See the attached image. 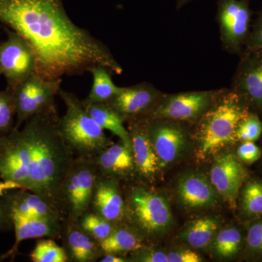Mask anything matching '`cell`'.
I'll list each match as a JSON object with an SVG mask.
<instances>
[{
    "mask_svg": "<svg viewBox=\"0 0 262 262\" xmlns=\"http://www.w3.org/2000/svg\"><path fill=\"white\" fill-rule=\"evenodd\" d=\"M0 23L27 39L37 57L36 73L46 80L96 67L123 72L104 43L71 20L63 0H0Z\"/></svg>",
    "mask_w": 262,
    "mask_h": 262,
    "instance_id": "obj_1",
    "label": "cell"
},
{
    "mask_svg": "<svg viewBox=\"0 0 262 262\" xmlns=\"http://www.w3.org/2000/svg\"><path fill=\"white\" fill-rule=\"evenodd\" d=\"M56 103L29 119L22 129L0 136V191L35 193L65 219L60 191L75 159L60 134Z\"/></svg>",
    "mask_w": 262,
    "mask_h": 262,
    "instance_id": "obj_2",
    "label": "cell"
},
{
    "mask_svg": "<svg viewBox=\"0 0 262 262\" xmlns=\"http://www.w3.org/2000/svg\"><path fill=\"white\" fill-rule=\"evenodd\" d=\"M251 108L232 89H222L211 107L196 122V155L201 160L237 142L236 130Z\"/></svg>",
    "mask_w": 262,
    "mask_h": 262,
    "instance_id": "obj_3",
    "label": "cell"
},
{
    "mask_svg": "<svg viewBox=\"0 0 262 262\" xmlns=\"http://www.w3.org/2000/svg\"><path fill=\"white\" fill-rule=\"evenodd\" d=\"M58 95L67 108L65 115L60 117V134L75 158L92 160L113 144L77 95L61 89Z\"/></svg>",
    "mask_w": 262,
    "mask_h": 262,
    "instance_id": "obj_4",
    "label": "cell"
},
{
    "mask_svg": "<svg viewBox=\"0 0 262 262\" xmlns=\"http://www.w3.org/2000/svg\"><path fill=\"white\" fill-rule=\"evenodd\" d=\"M125 201V222L145 242L163 233L173 222L167 201L158 193L140 182H132L122 189Z\"/></svg>",
    "mask_w": 262,
    "mask_h": 262,
    "instance_id": "obj_5",
    "label": "cell"
},
{
    "mask_svg": "<svg viewBox=\"0 0 262 262\" xmlns=\"http://www.w3.org/2000/svg\"><path fill=\"white\" fill-rule=\"evenodd\" d=\"M98 176L97 167L92 160H74L60 191L65 219L77 221L89 211Z\"/></svg>",
    "mask_w": 262,
    "mask_h": 262,
    "instance_id": "obj_6",
    "label": "cell"
},
{
    "mask_svg": "<svg viewBox=\"0 0 262 262\" xmlns=\"http://www.w3.org/2000/svg\"><path fill=\"white\" fill-rule=\"evenodd\" d=\"M251 15L249 0H218L216 21L226 51L242 54L251 32Z\"/></svg>",
    "mask_w": 262,
    "mask_h": 262,
    "instance_id": "obj_7",
    "label": "cell"
},
{
    "mask_svg": "<svg viewBox=\"0 0 262 262\" xmlns=\"http://www.w3.org/2000/svg\"><path fill=\"white\" fill-rule=\"evenodd\" d=\"M61 82L62 78L46 80L34 73L13 89L16 117L14 128H20L31 117L56 103L55 97Z\"/></svg>",
    "mask_w": 262,
    "mask_h": 262,
    "instance_id": "obj_8",
    "label": "cell"
},
{
    "mask_svg": "<svg viewBox=\"0 0 262 262\" xmlns=\"http://www.w3.org/2000/svg\"><path fill=\"white\" fill-rule=\"evenodd\" d=\"M222 89L163 95L150 119L196 122L214 102Z\"/></svg>",
    "mask_w": 262,
    "mask_h": 262,
    "instance_id": "obj_9",
    "label": "cell"
},
{
    "mask_svg": "<svg viewBox=\"0 0 262 262\" xmlns=\"http://www.w3.org/2000/svg\"><path fill=\"white\" fill-rule=\"evenodd\" d=\"M37 72V57L31 45L18 33L7 28V39L0 43V72L7 87L13 90Z\"/></svg>",
    "mask_w": 262,
    "mask_h": 262,
    "instance_id": "obj_10",
    "label": "cell"
},
{
    "mask_svg": "<svg viewBox=\"0 0 262 262\" xmlns=\"http://www.w3.org/2000/svg\"><path fill=\"white\" fill-rule=\"evenodd\" d=\"M163 95L151 83L142 82L120 88L118 93L106 103L124 122L147 120Z\"/></svg>",
    "mask_w": 262,
    "mask_h": 262,
    "instance_id": "obj_11",
    "label": "cell"
},
{
    "mask_svg": "<svg viewBox=\"0 0 262 262\" xmlns=\"http://www.w3.org/2000/svg\"><path fill=\"white\" fill-rule=\"evenodd\" d=\"M180 122L167 119L146 120L148 137L161 168L180 158L187 147L189 136Z\"/></svg>",
    "mask_w": 262,
    "mask_h": 262,
    "instance_id": "obj_12",
    "label": "cell"
},
{
    "mask_svg": "<svg viewBox=\"0 0 262 262\" xmlns=\"http://www.w3.org/2000/svg\"><path fill=\"white\" fill-rule=\"evenodd\" d=\"M247 174L237 155L231 152L214 155L210 179L217 193L232 208L237 206L239 191Z\"/></svg>",
    "mask_w": 262,
    "mask_h": 262,
    "instance_id": "obj_13",
    "label": "cell"
},
{
    "mask_svg": "<svg viewBox=\"0 0 262 262\" xmlns=\"http://www.w3.org/2000/svg\"><path fill=\"white\" fill-rule=\"evenodd\" d=\"M232 84L250 108L262 112V50L243 52Z\"/></svg>",
    "mask_w": 262,
    "mask_h": 262,
    "instance_id": "obj_14",
    "label": "cell"
},
{
    "mask_svg": "<svg viewBox=\"0 0 262 262\" xmlns=\"http://www.w3.org/2000/svg\"><path fill=\"white\" fill-rule=\"evenodd\" d=\"M121 182L98 174L90 210L115 224L125 222V201Z\"/></svg>",
    "mask_w": 262,
    "mask_h": 262,
    "instance_id": "obj_15",
    "label": "cell"
},
{
    "mask_svg": "<svg viewBox=\"0 0 262 262\" xmlns=\"http://www.w3.org/2000/svg\"><path fill=\"white\" fill-rule=\"evenodd\" d=\"M128 133L134 155L136 175L144 182H152L159 173L160 160L146 132V120L128 122Z\"/></svg>",
    "mask_w": 262,
    "mask_h": 262,
    "instance_id": "obj_16",
    "label": "cell"
},
{
    "mask_svg": "<svg viewBox=\"0 0 262 262\" xmlns=\"http://www.w3.org/2000/svg\"><path fill=\"white\" fill-rule=\"evenodd\" d=\"M61 238L68 262H96L103 256L99 243L80 228L77 221H62Z\"/></svg>",
    "mask_w": 262,
    "mask_h": 262,
    "instance_id": "obj_17",
    "label": "cell"
},
{
    "mask_svg": "<svg viewBox=\"0 0 262 262\" xmlns=\"http://www.w3.org/2000/svg\"><path fill=\"white\" fill-rule=\"evenodd\" d=\"M0 198L4 202L10 215L25 217H39L63 221L61 215L40 196L23 189L0 191Z\"/></svg>",
    "mask_w": 262,
    "mask_h": 262,
    "instance_id": "obj_18",
    "label": "cell"
},
{
    "mask_svg": "<svg viewBox=\"0 0 262 262\" xmlns=\"http://www.w3.org/2000/svg\"><path fill=\"white\" fill-rule=\"evenodd\" d=\"M98 174L122 181H129L136 177L134 155L131 145L111 144L93 158Z\"/></svg>",
    "mask_w": 262,
    "mask_h": 262,
    "instance_id": "obj_19",
    "label": "cell"
},
{
    "mask_svg": "<svg viewBox=\"0 0 262 262\" xmlns=\"http://www.w3.org/2000/svg\"><path fill=\"white\" fill-rule=\"evenodd\" d=\"M15 241L13 248L5 253V258L14 257L19 244L25 239L49 237L54 239L61 238L62 224L58 220L25 217L10 215Z\"/></svg>",
    "mask_w": 262,
    "mask_h": 262,
    "instance_id": "obj_20",
    "label": "cell"
},
{
    "mask_svg": "<svg viewBox=\"0 0 262 262\" xmlns=\"http://www.w3.org/2000/svg\"><path fill=\"white\" fill-rule=\"evenodd\" d=\"M177 192L181 202L190 209H201L213 206L217 193L208 179L202 174H189L179 180Z\"/></svg>",
    "mask_w": 262,
    "mask_h": 262,
    "instance_id": "obj_21",
    "label": "cell"
},
{
    "mask_svg": "<svg viewBox=\"0 0 262 262\" xmlns=\"http://www.w3.org/2000/svg\"><path fill=\"white\" fill-rule=\"evenodd\" d=\"M144 241L136 231L125 222L118 224L106 239L99 242L103 255L126 256L144 246Z\"/></svg>",
    "mask_w": 262,
    "mask_h": 262,
    "instance_id": "obj_22",
    "label": "cell"
},
{
    "mask_svg": "<svg viewBox=\"0 0 262 262\" xmlns=\"http://www.w3.org/2000/svg\"><path fill=\"white\" fill-rule=\"evenodd\" d=\"M82 101L88 113L101 128L111 131L124 144L131 145L128 130L124 126L121 117L113 108L106 103H92Z\"/></svg>",
    "mask_w": 262,
    "mask_h": 262,
    "instance_id": "obj_23",
    "label": "cell"
},
{
    "mask_svg": "<svg viewBox=\"0 0 262 262\" xmlns=\"http://www.w3.org/2000/svg\"><path fill=\"white\" fill-rule=\"evenodd\" d=\"M93 84L89 96L84 101L92 103H106L118 93L120 87L114 83L111 72L103 67H96L90 71Z\"/></svg>",
    "mask_w": 262,
    "mask_h": 262,
    "instance_id": "obj_24",
    "label": "cell"
},
{
    "mask_svg": "<svg viewBox=\"0 0 262 262\" xmlns=\"http://www.w3.org/2000/svg\"><path fill=\"white\" fill-rule=\"evenodd\" d=\"M218 229V221L211 217H203L193 221L183 232L182 237L192 247L203 248L213 241Z\"/></svg>",
    "mask_w": 262,
    "mask_h": 262,
    "instance_id": "obj_25",
    "label": "cell"
},
{
    "mask_svg": "<svg viewBox=\"0 0 262 262\" xmlns=\"http://www.w3.org/2000/svg\"><path fill=\"white\" fill-rule=\"evenodd\" d=\"M77 222L82 230L98 243L108 237L118 225L106 220L90 209L81 215Z\"/></svg>",
    "mask_w": 262,
    "mask_h": 262,
    "instance_id": "obj_26",
    "label": "cell"
},
{
    "mask_svg": "<svg viewBox=\"0 0 262 262\" xmlns=\"http://www.w3.org/2000/svg\"><path fill=\"white\" fill-rule=\"evenodd\" d=\"M242 241L241 231L235 227H229L217 234L213 243V250L221 257H233L241 250Z\"/></svg>",
    "mask_w": 262,
    "mask_h": 262,
    "instance_id": "obj_27",
    "label": "cell"
},
{
    "mask_svg": "<svg viewBox=\"0 0 262 262\" xmlns=\"http://www.w3.org/2000/svg\"><path fill=\"white\" fill-rule=\"evenodd\" d=\"M29 258L32 262H68L65 250L53 238L37 241Z\"/></svg>",
    "mask_w": 262,
    "mask_h": 262,
    "instance_id": "obj_28",
    "label": "cell"
},
{
    "mask_svg": "<svg viewBox=\"0 0 262 262\" xmlns=\"http://www.w3.org/2000/svg\"><path fill=\"white\" fill-rule=\"evenodd\" d=\"M241 206L245 214L249 217L262 215V182L251 180L243 189Z\"/></svg>",
    "mask_w": 262,
    "mask_h": 262,
    "instance_id": "obj_29",
    "label": "cell"
},
{
    "mask_svg": "<svg viewBox=\"0 0 262 262\" xmlns=\"http://www.w3.org/2000/svg\"><path fill=\"white\" fill-rule=\"evenodd\" d=\"M15 108L13 90L0 91V136L7 135L15 127Z\"/></svg>",
    "mask_w": 262,
    "mask_h": 262,
    "instance_id": "obj_30",
    "label": "cell"
},
{
    "mask_svg": "<svg viewBox=\"0 0 262 262\" xmlns=\"http://www.w3.org/2000/svg\"><path fill=\"white\" fill-rule=\"evenodd\" d=\"M262 134V123L256 113L248 114L237 126L236 139L237 142L257 141Z\"/></svg>",
    "mask_w": 262,
    "mask_h": 262,
    "instance_id": "obj_31",
    "label": "cell"
},
{
    "mask_svg": "<svg viewBox=\"0 0 262 262\" xmlns=\"http://www.w3.org/2000/svg\"><path fill=\"white\" fill-rule=\"evenodd\" d=\"M246 244L250 253L254 255L262 254V219L248 229Z\"/></svg>",
    "mask_w": 262,
    "mask_h": 262,
    "instance_id": "obj_32",
    "label": "cell"
},
{
    "mask_svg": "<svg viewBox=\"0 0 262 262\" xmlns=\"http://www.w3.org/2000/svg\"><path fill=\"white\" fill-rule=\"evenodd\" d=\"M236 155L243 163L251 165L259 159L261 151L253 141H245L237 148Z\"/></svg>",
    "mask_w": 262,
    "mask_h": 262,
    "instance_id": "obj_33",
    "label": "cell"
},
{
    "mask_svg": "<svg viewBox=\"0 0 262 262\" xmlns=\"http://www.w3.org/2000/svg\"><path fill=\"white\" fill-rule=\"evenodd\" d=\"M262 50V10L251 29L244 51Z\"/></svg>",
    "mask_w": 262,
    "mask_h": 262,
    "instance_id": "obj_34",
    "label": "cell"
},
{
    "mask_svg": "<svg viewBox=\"0 0 262 262\" xmlns=\"http://www.w3.org/2000/svg\"><path fill=\"white\" fill-rule=\"evenodd\" d=\"M168 262H200L203 261L198 253L190 250L173 251L167 253Z\"/></svg>",
    "mask_w": 262,
    "mask_h": 262,
    "instance_id": "obj_35",
    "label": "cell"
},
{
    "mask_svg": "<svg viewBox=\"0 0 262 262\" xmlns=\"http://www.w3.org/2000/svg\"><path fill=\"white\" fill-rule=\"evenodd\" d=\"M11 229H13V227L9 212L0 198V232H6Z\"/></svg>",
    "mask_w": 262,
    "mask_h": 262,
    "instance_id": "obj_36",
    "label": "cell"
},
{
    "mask_svg": "<svg viewBox=\"0 0 262 262\" xmlns=\"http://www.w3.org/2000/svg\"><path fill=\"white\" fill-rule=\"evenodd\" d=\"M100 262H130V258L126 256L115 254H104L100 258Z\"/></svg>",
    "mask_w": 262,
    "mask_h": 262,
    "instance_id": "obj_37",
    "label": "cell"
},
{
    "mask_svg": "<svg viewBox=\"0 0 262 262\" xmlns=\"http://www.w3.org/2000/svg\"><path fill=\"white\" fill-rule=\"evenodd\" d=\"M192 1V0H177V10L182 9L183 7L185 6L186 5Z\"/></svg>",
    "mask_w": 262,
    "mask_h": 262,
    "instance_id": "obj_38",
    "label": "cell"
},
{
    "mask_svg": "<svg viewBox=\"0 0 262 262\" xmlns=\"http://www.w3.org/2000/svg\"><path fill=\"white\" fill-rule=\"evenodd\" d=\"M5 259H6L5 254H0V261H4Z\"/></svg>",
    "mask_w": 262,
    "mask_h": 262,
    "instance_id": "obj_39",
    "label": "cell"
},
{
    "mask_svg": "<svg viewBox=\"0 0 262 262\" xmlns=\"http://www.w3.org/2000/svg\"><path fill=\"white\" fill-rule=\"evenodd\" d=\"M0 43H1V40H0ZM0 75H1V72H0Z\"/></svg>",
    "mask_w": 262,
    "mask_h": 262,
    "instance_id": "obj_40",
    "label": "cell"
}]
</instances>
